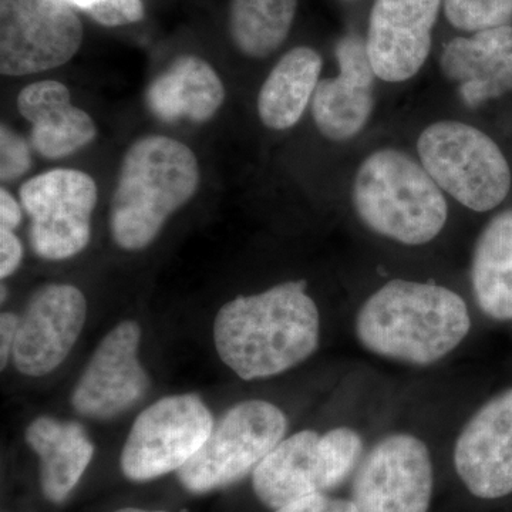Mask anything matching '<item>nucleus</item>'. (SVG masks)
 I'll list each match as a JSON object with an SVG mask.
<instances>
[{"mask_svg": "<svg viewBox=\"0 0 512 512\" xmlns=\"http://www.w3.org/2000/svg\"><path fill=\"white\" fill-rule=\"evenodd\" d=\"M318 306L305 281L285 282L225 303L214 323L222 362L244 380L268 379L301 365L319 346Z\"/></svg>", "mask_w": 512, "mask_h": 512, "instance_id": "nucleus-1", "label": "nucleus"}, {"mask_svg": "<svg viewBox=\"0 0 512 512\" xmlns=\"http://www.w3.org/2000/svg\"><path fill=\"white\" fill-rule=\"evenodd\" d=\"M471 329L466 301L446 286L394 279L357 312L360 345L384 359L414 366L439 362Z\"/></svg>", "mask_w": 512, "mask_h": 512, "instance_id": "nucleus-2", "label": "nucleus"}, {"mask_svg": "<svg viewBox=\"0 0 512 512\" xmlns=\"http://www.w3.org/2000/svg\"><path fill=\"white\" fill-rule=\"evenodd\" d=\"M200 184L195 154L165 136L140 138L121 161L110 208V231L126 251L147 248L168 218L194 197Z\"/></svg>", "mask_w": 512, "mask_h": 512, "instance_id": "nucleus-3", "label": "nucleus"}, {"mask_svg": "<svg viewBox=\"0 0 512 512\" xmlns=\"http://www.w3.org/2000/svg\"><path fill=\"white\" fill-rule=\"evenodd\" d=\"M359 220L380 237L403 245L429 244L443 231L448 207L423 165L393 148L366 158L352 191Z\"/></svg>", "mask_w": 512, "mask_h": 512, "instance_id": "nucleus-4", "label": "nucleus"}, {"mask_svg": "<svg viewBox=\"0 0 512 512\" xmlns=\"http://www.w3.org/2000/svg\"><path fill=\"white\" fill-rule=\"evenodd\" d=\"M363 456V440L356 430L338 427L325 434L303 430L284 439L252 473V487L272 510L326 494L356 473Z\"/></svg>", "mask_w": 512, "mask_h": 512, "instance_id": "nucleus-5", "label": "nucleus"}, {"mask_svg": "<svg viewBox=\"0 0 512 512\" xmlns=\"http://www.w3.org/2000/svg\"><path fill=\"white\" fill-rule=\"evenodd\" d=\"M421 165L441 190L468 210L487 212L507 198L511 170L487 134L460 121L431 124L417 141Z\"/></svg>", "mask_w": 512, "mask_h": 512, "instance_id": "nucleus-6", "label": "nucleus"}, {"mask_svg": "<svg viewBox=\"0 0 512 512\" xmlns=\"http://www.w3.org/2000/svg\"><path fill=\"white\" fill-rule=\"evenodd\" d=\"M288 419L275 404L247 400L229 409L212 429L204 446L177 471L185 490L210 493L238 483L282 440Z\"/></svg>", "mask_w": 512, "mask_h": 512, "instance_id": "nucleus-7", "label": "nucleus"}, {"mask_svg": "<svg viewBox=\"0 0 512 512\" xmlns=\"http://www.w3.org/2000/svg\"><path fill=\"white\" fill-rule=\"evenodd\" d=\"M214 426L210 410L195 394L163 397L134 421L121 471L136 483L178 471L204 446Z\"/></svg>", "mask_w": 512, "mask_h": 512, "instance_id": "nucleus-8", "label": "nucleus"}, {"mask_svg": "<svg viewBox=\"0 0 512 512\" xmlns=\"http://www.w3.org/2000/svg\"><path fill=\"white\" fill-rule=\"evenodd\" d=\"M19 195L30 218V245L40 258L62 261L89 245L97 204L96 183L89 174L57 168L30 178Z\"/></svg>", "mask_w": 512, "mask_h": 512, "instance_id": "nucleus-9", "label": "nucleus"}, {"mask_svg": "<svg viewBox=\"0 0 512 512\" xmlns=\"http://www.w3.org/2000/svg\"><path fill=\"white\" fill-rule=\"evenodd\" d=\"M83 25L64 0H0V72L28 76L69 62Z\"/></svg>", "mask_w": 512, "mask_h": 512, "instance_id": "nucleus-10", "label": "nucleus"}, {"mask_svg": "<svg viewBox=\"0 0 512 512\" xmlns=\"http://www.w3.org/2000/svg\"><path fill=\"white\" fill-rule=\"evenodd\" d=\"M433 488L426 443L412 434H390L360 461L352 501L357 512H429Z\"/></svg>", "mask_w": 512, "mask_h": 512, "instance_id": "nucleus-11", "label": "nucleus"}, {"mask_svg": "<svg viewBox=\"0 0 512 512\" xmlns=\"http://www.w3.org/2000/svg\"><path fill=\"white\" fill-rule=\"evenodd\" d=\"M140 340V326L133 320L104 336L73 390L72 404L80 416L111 419L143 399L150 377L138 360Z\"/></svg>", "mask_w": 512, "mask_h": 512, "instance_id": "nucleus-12", "label": "nucleus"}, {"mask_svg": "<svg viewBox=\"0 0 512 512\" xmlns=\"http://www.w3.org/2000/svg\"><path fill=\"white\" fill-rule=\"evenodd\" d=\"M86 298L76 286H43L19 316L13 363L20 373L39 377L62 365L86 322Z\"/></svg>", "mask_w": 512, "mask_h": 512, "instance_id": "nucleus-13", "label": "nucleus"}, {"mask_svg": "<svg viewBox=\"0 0 512 512\" xmlns=\"http://www.w3.org/2000/svg\"><path fill=\"white\" fill-rule=\"evenodd\" d=\"M443 0H376L367 30V55L377 79L400 83L420 72Z\"/></svg>", "mask_w": 512, "mask_h": 512, "instance_id": "nucleus-14", "label": "nucleus"}, {"mask_svg": "<svg viewBox=\"0 0 512 512\" xmlns=\"http://www.w3.org/2000/svg\"><path fill=\"white\" fill-rule=\"evenodd\" d=\"M454 467L474 497L498 500L512 494V389L488 400L467 421L454 447Z\"/></svg>", "mask_w": 512, "mask_h": 512, "instance_id": "nucleus-15", "label": "nucleus"}, {"mask_svg": "<svg viewBox=\"0 0 512 512\" xmlns=\"http://www.w3.org/2000/svg\"><path fill=\"white\" fill-rule=\"evenodd\" d=\"M340 73L318 83L312 97V116L323 137L348 141L365 128L375 99L376 73L367 55L366 40L349 35L336 45Z\"/></svg>", "mask_w": 512, "mask_h": 512, "instance_id": "nucleus-16", "label": "nucleus"}, {"mask_svg": "<svg viewBox=\"0 0 512 512\" xmlns=\"http://www.w3.org/2000/svg\"><path fill=\"white\" fill-rule=\"evenodd\" d=\"M447 79L458 83L468 107L512 92V26L456 37L444 46L440 60Z\"/></svg>", "mask_w": 512, "mask_h": 512, "instance_id": "nucleus-17", "label": "nucleus"}, {"mask_svg": "<svg viewBox=\"0 0 512 512\" xmlns=\"http://www.w3.org/2000/svg\"><path fill=\"white\" fill-rule=\"evenodd\" d=\"M20 114L33 124L32 144L40 156L62 158L92 143V117L70 101V92L55 80L29 84L18 97Z\"/></svg>", "mask_w": 512, "mask_h": 512, "instance_id": "nucleus-18", "label": "nucleus"}, {"mask_svg": "<svg viewBox=\"0 0 512 512\" xmlns=\"http://www.w3.org/2000/svg\"><path fill=\"white\" fill-rule=\"evenodd\" d=\"M26 443L39 457L42 493L52 503H63L86 473L94 444L82 424L39 417L26 430Z\"/></svg>", "mask_w": 512, "mask_h": 512, "instance_id": "nucleus-19", "label": "nucleus"}, {"mask_svg": "<svg viewBox=\"0 0 512 512\" xmlns=\"http://www.w3.org/2000/svg\"><path fill=\"white\" fill-rule=\"evenodd\" d=\"M225 99L224 84L214 67L197 56L175 60L147 92L151 111L164 121H208Z\"/></svg>", "mask_w": 512, "mask_h": 512, "instance_id": "nucleus-20", "label": "nucleus"}, {"mask_svg": "<svg viewBox=\"0 0 512 512\" xmlns=\"http://www.w3.org/2000/svg\"><path fill=\"white\" fill-rule=\"evenodd\" d=\"M322 57L311 47L289 50L278 63L258 94L259 119L271 130L295 126L320 82Z\"/></svg>", "mask_w": 512, "mask_h": 512, "instance_id": "nucleus-21", "label": "nucleus"}, {"mask_svg": "<svg viewBox=\"0 0 512 512\" xmlns=\"http://www.w3.org/2000/svg\"><path fill=\"white\" fill-rule=\"evenodd\" d=\"M471 285L484 315L512 320V208L495 215L478 235Z\"/></svg>", "mask_w": 512, "mask_h": 512, "instance_id": "nucleus-22", "label": "nucleus"}, {"mask_svg": "<svg viewBox=\"0 0 512 512\" xmlns=\"http://www.w3.org/2000/svg\"><path fill=\"white\" fill-rule=\"evenodd\" d=\"M298 0H231L229 33L245 56L262 59L284 45Z\"/></svg>", "mask_w": 512, "mask_h": 512, "instance_id": "nucleus-23", "label": "nucleus"}, {"mask_svg": "<svg viewBox=\"0 0 512 512\" xmlns=\"http://www.w3.org/2000/svg\"><path fill=\"white\" fill-rule=\"evenodd\" d=\"M444 13L454 28L481 32L512 22V0H443Z\"/></svg>", "mask_w": 512, "mask_h": 512, "instance_id": "nucleus-24", "label": "nucleus"}, {"mask_svg": "<svg viewBox=\"0 0 512 512\" xmlns=\"http://www.w3.org/2000/svg\"><path fill=\"white\" fill-rule=\"evenodd\" d=\"M0 177L2 181H13L22 177L30 168V153L28 144L22 137L13 133L10 128L2 126L0 130Z\"/></svg>", "mask_w": 512, "mask_h": 512, "instance_id": "nucleus-25", "label": "nucleus"}, {"mask_svg": "<svg viewBox=\"0 0 512 512\" xmlns=\"http://www.w3.org/2000/svg\"><path fill=\"white\" fill-rule=\"evenodd\" d=\"M87 15L106 28L131 25L144 18V6L141 0H100Z\"/></svg>", "mask_w": 512, "mask_h": 512, "instance_id": "nucleus-26", "label": "nucleus"}, {"mask_svg": "<svg viewBox=\"0 0 512 512\" xmlns=\"http://www.w3.org/2000/svg\"><path fill=\"white\" fill-rule=\"evenodd\" d=\"M274 512H357V508L352 500L315 494L286 504Z\"/></svg>", "mask_w": 512, "mask_h": 512, "instance_id": "nucleus-27", "label": "nucleus"}, {"mask_svg": "<svg viewBox=\"0 0 512 512\" xmlns=\"http://www.w3.org/2000/svg\"><path fill=\"white\" fill-rule=\"evenodd\" d=\"M23 248L15 232L0 229V276L8 278L22 262Z\"/></svg>", "mask_w": 512, "mask_h": 512, "instance_id": "nucleus-28", "label": "nucleus"}, {"mask_svg": "<svg viewBox=\"0 0 512 512\" xmlns=\"http://www.w3.org/2000/svg\"><path fill=\"white\" fill-rule=\"evenodd\" d=\"M18 325L19 316L10 312H3L0 316V367L2 370L8 366L9 357L12 356Z\"/></svg>", "mask_w": 512, "mask_h": 512, "instance_id": "nucleus-29", "label": "nucleus"}, {"mask_svg": "<svg viewBox=\"0 0 512 512\" xmlns=\"http://www.w3.org/2000/svg\"><path fill=\"white\" fill-rule=\"evenodd\" d=\"M22 222V210L18 201L5 188L0 190V229L15 231Z\"/></svg>", "mask_w": 512, "mask_h": 512, "instance_id": "nucleus-30", "label": "nucleus"}, {"mask_svg": "<svg viewBox=\"0 0 512 512\" xmlns=\"http://www.w3.org/2000/svg\"><path fill=\"white\" fill-rule=\"evenodd\" d=\"M64 2L69 3V5L76 6V8L84 10H90L94 5L100 2V0H64Z\"/></svg>", "mask_w": 512, "mask_h": 512, "instance_id": "nucleus-31", "label": "nucleus"}, {"mask_svg": "<svg viewBox=\"0 0 512 512\" xmlns=\"http://www.w3.org/2000/svg\"><path fill=\"white\" fill-rule=\"evenodd\" d=\"M114 512H167V511L141 510V508H121V510H117Z\"/></svg>", "mask_w": 512, "mask_h": 512, "instance_id": "nucleus-32", "label": "nucleus"}]
</instances>
